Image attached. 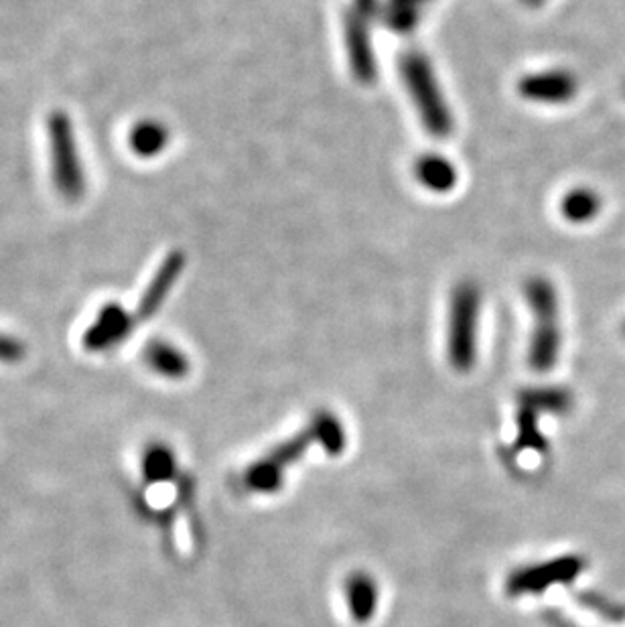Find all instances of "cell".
Returning a JSON list of instances; mask_svg holds the SVG:
<instances>
[{"label": "cell", "instance_id": "6da1fadb", "mask_svg": "<svg viewBox=\"0 0 625 627\" xmlns=\"http://www.w3.org/2000/svg\"><path fill=\"white\" fill-rule=\"evenodd\" d=\"M400 78L419 114L425 130L433 138H449L455 128L453 112L439 86L431 59L423 51H406L400 57Z\"/></svg>", "mask_w": 625, "mask_h": 627}, {"label": "cell", "instance_id": "7a4b0ae2", "mask_svg": "<svg viewBox=\"0 0 625 627\" xmlns=\"http://www.w3.org/2000/svg\"><path fill=\"white\" fill-rule=\"evenodd\" d=\"M526 299L534 315V331L528 347V364L536 372H548L561 354V309L557 289L544 276L526 283Z\"/></svg>", "mask_w": 625, "mask_h": 627}, {"label": "cell", "instance_id": "3957f363", "mask_svg": "<svg viewBox=\"0 0 625 627\" xmlns=\"http://www.w3.org/2000/svg\"><path fill=\"white\" fill-rule=\"evenodd\" d=\"M47 145L51 181L57 193L76 203L86 193V171L78 147L74 120L63 110H53L47 118Z\"/></svg>", "mask_w": 625, "mask_h": 627}, {"label": "cell", "instance_id": "277c9868", "mask_svg": "<svg viewBox=\"0 0 625 627\" xmlns=\"http://www.w3.org/2000/svg\"><path fill=\"white\" fill-rule=\"evenodd\" d=\"M481 293L471 281L459 283L451 295L447 356L457 372H469L477 360Z\"/></svg>", "mask_w": 625, "mask_h": 627}, {"label": "cell", "instance_id": "5b68a950", "mask_svg": "<svg viewBox=\"0 0 625 627\" xmlns=\"http://www.w3.org/2000/svg\"><path fill=\"white\" fill-rule=\"evenodd\" d=\"M583 567L585 563L579 559V556L569 554V556H561V559L546 561L542 565L516 569L506 581V593L512 597L542 593L552 585H561V583H569L577 579Z\"/></svg>", "mask_w": 625, "mask_h": 627}, {"label": "cell", "instance_id": "8992f818", "mask_svg": "<svg viewBox=\"0 0 625 627\" xmlns=\"http://www.w3.org/2000/svg\"><path fill=\"white\" fill-rule=\"evenodd\" d=\"M372 23L362 17L356 9L343 15V41L350 72L360 86H374L378 78V63L370 35Z\"/></svg>", "mask_w": 625, "mask_h": 627}, {"label": "cell", "instance_id": "52a82bcc", "mask_svg": "<svg viewBox=\"0 0 625 627\" xmlns=\"http://www.w3.org/2000/svg\"><path fill=\"white\" fill-rule=\"evenodd\" d=\"M136 321H138L136 315H132L120 303L104 305L98 311L92 325L84 331V337H82L84 350H88L90 354H102V352L114 350V347L122 345L130 337Z\"/></svg>", "mask_w": 625, "mask_h": 627}, {"label": "cell", "instance_id": "ba28073f", "mask_svg": "<svg viewBox=\"0 0 625 627\" xmlns=\"http://www.w3.org/2000/svg\"><path fill=\"white\" fill-rule=\"evenodd\" d=\"M518 94L536 104H567L579 92L577 78L567 69H546L522 76L518 82Z\"/></svg>", "mask_w": 625, "mask_h": 627}, {"label": "cell", "instance_id": "9c48e42d", "mask_svg": "<svg viewBox=\"0 0 625 627\" xmlns=\"http://www.w3.org/2000/svg\"><path fill=\"white\" fill-rule=\"evenodd\" d=\"M185 266H187V256L181 250H173L163 258V262L155 270L151 283L147 285V289L141 297V303H138V309H136L138 321L153 319L161 311V307L165 305V301L173 293L175 285L179 283L181 272L185 270Z\"/></svg>", "mask_w": 625, "mask_h": 627}, {"label": "cell", "instance_id": "30bf717a", "mask_svg": "<svg viewBox=\"0 0 625 627\" xmlns=\"http://www.w3.org/2000/svg\"><path fill=\"white\" fill-rule=\"evenodd\" d=\"M345 605L350 609V615L356 623H368L378 609V583L372 575L358 571L345 579L343 585Z\"/></svg>", "mask_w": 625, "mask_h": 627}, {"label": "cell", "instance_id": "8fae6325", "mask_svg": "<svg viewBox=\"0 0 625 627\" xmlns=\"http://www.w3.org/2000/svg\"><path fill=\"white\" fill-rule=\"evenodd\" d=\"M143 360L151 372L167 380H183L191 370V362L187 354H183L171 341H165L159 337L147 343Z\"/></svg>", "mask_w": 625, "mask_h": 627}, {"label": "cell", "instance_id": "7c38bea8", "mask_svg": "<svg viewBox=\"0 0 625 627\" xmlns=\"http://www.w3.org/2000/svg\"><path fill=\"white\" fill-rule=\"evenodd\" d=\"M414 177L425 189L441 195L455 189L459 181L455 165L447 157L437 153H427L416 159Z\"/></svg>", "mask_w": 625, "mask_h": 627}, {"label": "cell", "instance_id": "4fadbf2b", "mask_svg": "<svg viewBox=\"0 0 625 627\" xmlns=\"http://www.w3.org/2000/svg\"><path fill=\"white\" fill-rule=\"evenodd\" d=\"M169 130L159 120H141L136 122L128 132V147L141 159L159 157L169 145Z\"/></svg>", "mask_w": 625, "mask_h": 627}, {"label": "cell", "instance_id": "5bb4252c", "mask_svg": "<svg viewBox=\"0 0 625 627\" xmlns=\"http://www.w3.org/2000/svg\"><path fill=\"white\" fill-rule=\"evenodd\" d=\"M141 469H143V479L149 485L171 481L177 473V459H175L173 449L161 441L149 443L143 453Z\"/></svg>", "mask_w": 625, "mask_h": 627}, {"label": "cell", "instance_id": "9a60e30c", "mask_svg": "<svg viewBox=\"0 0 625 627\" xmlns=\"http://www.w3.org/2000/svg\"><path fill=\"white\" fill-rule=\"evenodd\" d=\"M309 433L313 441L319 443L327 455L337 457L345 451V445H347L345 429L333 412L319 410L309 425Z\"/></svg>", "mask_w": 625, "mask_h": 627}, {"label": "cell", "instance_id": "2e32d148", "mask_svg": "<svg viewBox=\"0 0 625 627\" xmlns=\"http://www.w3.org/2000/svg\"><path fill=\"white\" fill-rule=\"evenodd\" d=\"M601 212V197L587 187L571 189L561 201V214L571 224H587Z\"/></svg>", "mask_w": 625, "mask_h": 627}, {"label": "cell", "instance_id": "e0dca14e", "mask_svg": "<svg viewBox=\"0 0 625 627\" xmlns=\"http://www.w3.org/2000/svg\"><path fill=\"white\" fill-rule=\"evenodd\" d=\"M244 481H246V487L250 492L254 494H276L283 487V481H285V471L274 465L266 455L262 459H258L256 463H252L248 469H246V475H244Z\"/></svg>", "mask_w": 625, "mask_h": 627}, {"label": "cell", "instance_id": "ac0fdd59", "mask_svg": "<svg viewBox=\"0 0 625 627\" xmlns=\"http://www.w3.org/2000/svg\"><path fill=\"white\" fill-rule=\"evenodd\" d=\"M520 400H522V404L534 408L536 412L542 410V412H554V414L567 412L573 404L571 392L565 388H557V386L524 390Z\"/></svg>", "mask_w": 625, "mask_h": 627}, {"label": "cell", "instance_id": "d6986e66", "mask_svg": "<svg viewBox=\"0 0 625 627\" xmlns=\"http://www.w3.org/2000/svg\"><path fill=\"white\" fill-rule=\"evenodd\" d=\"M311 441H313V437H311V433H309V429H307L305 433L295 435L293 439H289V441H285L283 445L272 449L266 457H268L274 465H279V467L285 471L289 465H293L297 459H301V457L305 455V451H307V447H309Z\"/></svg>", "mask_w": 625, "mask_h": 627}, {"label": "cell", "instance_id": "ffe728a7", "mask_svg": "<svg viewBox=\"0 0 625 627\" xmlns=\"http://www.w3.org/2000/svg\"><path fill=\"white\" fill-rule=\"evenodd\" d=\"M518 445L526 449H536V451L546 449L544 437L540 435L538 425H536V410L526 404H522L518 412Z\"/></svg>", "mask_w": 625, "mask_h": 627}, {"label": "cell", "instance_id": "44dd1931", "mask_svg": "<svg viewBox=\"0 0 625 627\" xmlns=\"http://www.w3.org/2000/svg\"><path fill=\"white\" fill-rule=\"evenodd\" d=\"M27 356V345L15 335L0 333V364H19Z\"/></svg>", "mask_w": 625, "mask_h": 627}, {"label": "cell", "instance_id": "7402d4cb", "mask_svg": "<svg viewBox=\"0 0 625 627\" xmlns=\"http://www.w3.org/2000/svg\"><path fill=\"white\" fill-rule=\"evenodd\" d=\"M362 17H366L370 23L380 21L382 19V11H384V3L380 0H354V7Z\"/></svg>", "mask_w": 625, "mask_h": 627}, {"label": "cell", "instance_id": "603a6c76", "mask_svg": "<svg viewBox=\"0 0 625 627\" xmlns=\"http://www.w3.org/2000/svg\"><path fill=\"white\" fill-rule=\"evenodd\" d=\"M431 3V0H386L388 7H394V9H402V11H410V13H419L421 15V9Z\"/></svg>", "mask_w": 625, "mask_h": 627}, {"label": "cell", "instance_id": "cb8c5ba5", "mask_svg": "<svg viewBox=\"0 0 625 627\" xmlns=\"http://www.w3.org/2000/svg\"><path fill=\"white\" fill-rule=\"evenodd\" d=\"M544 3H546V0H522V5H526L530 9H536V7L544 5Z\"/></svg>", "mask_w": 625, "mask_h": 627}, {"label": "cell", "instance_id": "d4e9b609", "mask_svg": "<svg viewBox=\"0 0 625 627\" xmlns=\"http://www.w3.org/2000/svg\"><path fill=\"white\" fill-rule=\"evenodd\" d=\"M623 331H625V327H623Z\"/></svg>", "mask_w": 625, "mask_h": 627}]
</instances>
